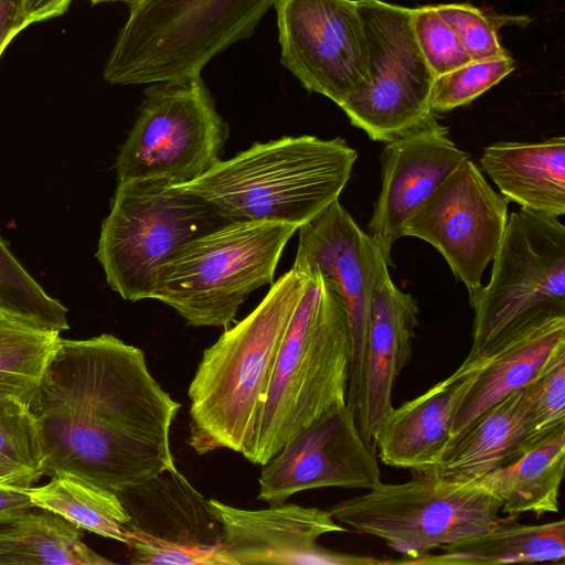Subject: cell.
<instances>
[{"label": "cell", "mask_w": 565, "mask_h": 565, "mask_svg": "<svg viewBox=\"0 0 565 565\" xmlns=\"http://www.w3.org/2000/svg\"><path fill=\"white\" fill-rule=\"evenodd\" d=\"M0 312L34 328L68 329L67 309L49 296L0 237Z\"/></svg>", "instance_id": "30"}, {"label": "cell", "mask_w": 565, "mask_h": 565, "mask_svg": "<svg viewBox=\"0 0 565 565\" xmlns=\"http://www.w3.org/2000/svg\"><path fill=\"white\" fill-rule=\"evenodd\" d=\"M413 26L434 77L472 62L454 30L437 11L436 6L413 8Z\"/></svg>", "instance_id": "33"}, {"label": "cell", "mask_w": 565, "mask_h": 565, "mask_svg": "<svg viewBox=\"0 0 565 565\" xmlns=\"http://www.w3.org/2000/svg\"><path fill=\"white\" fill-rule=\"evenodd\" d=\"M227 138L201 74L149 84L115 161L117 183H188L222 159Z\"/></svg>", "instance_id": "10"}, {"label": "cell", "mask_w": 565, "mask_h": 565, "mask_svg": "<svg viewBox=\"0 0 565 565\" xmlns=\"http://www.w3.org/2000/svg\"><path fill=\"white\" fill-rule=\"evenodd\" d=\"M34 508L49 510L82 530L126 543L128 512L118 493L60 475L42 487L30 488Z\"/></svg>", "instance_id": "27"}, {"label": "cell", "mask_w": 565, "mask_h": 565, "mask_svg": "<svg viewBox=\"0 0 565 565\" xmlns=\"http://www.w3.org/2000/svg\"><path fill=\"white\" fill-rule=\"evenodd\" d=\"M481 366L482 358L463 361L450 376L393 407L374 438L381 461L426 473L448 446L458 408Z\"/></svg>", "instance_id": "20"}, {"label": "cell", "mask_w": 565, "mask_h": 565, "mask_svg": "<svg viewBox=\"0 0 565 565\" xmlns=\"http://www.w3.org/2000/svg\"><path fill=\"white\" fill-rule=\"evenodd\" d=\"M29 25L23 0H0V56L10 41Z\"/></svg>", "instance_id": "35"}, {"label": "cell", "mask_w": 565, "mask_h": 565, "mask_svg": "<svg viewBox=\"0 0 565 565\" xmlns=\"http://www.w3.org/2000/svg\"><path fill=\"white\" fill-rule=\"evenodd\" d=\"M500 500L477 481L419 475L383 483L332 505V518L354 532L382 540L411 564L454 541L484 532L505 519Z\"/></svg>", "instance_id": "8"}, {"label": "cell", "mask_w": 565, "mask_h": 565, "mask_svg": "<svg viewBox=\"0 0 565 565\" xmlns=\"http://www.w3.org/2000/svg\"><path fill=\"white\" fill-rule=\"evenodd\" d=\"M542 437L534 419L530 384L478 415L426 472L457 481H479L513 462Z\"/></svg>", "instance_id": "21"}, {"label": "cell", "mask_w": 565, "mask_h": 565, "mask_svg": "<svg viewBox=\"0 0 565 565\" xmlns=\"http://www.w3.org/2000/svg\"><path fill=\"white\" fill-rule=\"evenodd\" d=\"M436 9L472 61L509 56L499 41V28L510 23L524 26L523 21H530L527 17L489 15L470 3L438 4Z\"/></svg>", "instance_id": "32"}, {"label": "cell", "mask_w": 565, "mask_h": 565, "mask_svg": "<svg viewBox=\"0 0 565 565\" xmlns=\"http://www.w3.org/2000/svg\"><path fill=\"white\" fill-rule=\"evenodd\" d=\"M88 1H90L92 3L117 2V1H120V2H126L127 4H130L135 0H88Z\"/></svg>", "instance_id": "38"}, {"label": "cell", "mask_w": 565, "mask_h": 565, "mask_svg": "<svg viewBox=\"0 0 565 565\" xmlns=\"http://www.w3.org/2000/svg\"><path fill=\"white\" fill-rule=\"evenodd\" d=\"M231 222L202 199L159 181L117 183L96 257L122 299H152L159 268L186 242Z\"/></svg>", "instance_id": "9"}, {"label": "cell", "mask_w": 565, "mask_h": 565, "mask_svg": "<svg viewBox=\"0 0 565 565\" xmlns=\"http://www.w3.org/2000/svg\"><path fill=\"white\" fill-rule=\"evenodd\" d=\"M58 338L0 312V398L29 404Z\"/></svg>", "instance_id": "28"}, {"label": "cell", "mask_w": 565, "mask_h": 565, "mask_svg": "<svg viewBox=\"0 0 565 565\" xmlns=\"http://www.w3.org/2000/svg\"><path fill=\"white\" fill-rule=\"evenodd\" d=\"M380 482L377 452L362 438L345 403L326 412L262 465L258 499L273 505L305 490H367Z\"/></svg>", "instance_id": "16"}, {"label": "cell", "mask_w": 565, "mask_h": 565, "mask_svg": "<svg viewBox=\"0 0 565 565\" xmlns=\"http://www.w3.org/2000/svg\"><path fill=\"white\" fill-rule=\"evenodd\" d=\"M358 159L342 138L284 136L255 142L180 185L231 222L299 228L339 200Z\"/></svg>", "instance_id": "3"}, {"label": "cell", "mask_w": 565, "mask_h": 565, "mask_svg": "<svg viewBox=\"0 0 565 565\" xmlns=\"http://www.w3.org/2000/svg\"><path fill=\"white\" fill-rule=\"evenodd\" d=\"M292 268L319 273L342 299L349 321L351 360L345 403L354 416L363 377L367 327L379 245L337 200L298 230Z\"/></svg>", "instance_id": "15"}, {"label": "cell", "mask_w": 565, "mask_h": 565, "mask_svg": "<svg viewBox=\"0 0 565 565\" xmlns=\"http://www.w3.org/2000/svg\"><path fill=\"white\" fill-rule=\"evenodd\" d=\"M279 0H135L103 70L113 85L200 75Z\"/></svg>", "instance_id": "5"}, {"label": "cell", "mask_w": 565, "mask_h": 565, "mask_svg": "<svg viewBox=\"0 0 565 565\" xmlns=\"http://www.w3.org/2000/svg\"><path fill=\"white\" fill-rule=\"evenodd\" d=\"M469 157L438 121L386 142L380 157L381 191L367 227L388 266L406 220Z\"/></svg>", "instance_id": "18"}, {"label": "cell", "mask_w": 565, "mask_h": 565, "mask_svg": "<svg viewBox=\"0 0 565 565\" xmlns=\"http://www.w3.org/2000/svg\"><path fill=\"white\" fill-rule=\"evenodd\" d=\"M30 488L0 483V513L33 509Z\"/></svg>", "instance_id": "37"}, {"label": "cell", "mask_w": 565, "mask_h": 565, "mask_svg": "<svg viewBox=\"0 0 565 565\" xmlns=\"http://www.w3.org/2000/svg\"><path fill=\"white\" fill-rule=\"evenodd\" d=\"M565 468V424L530 447L513 462L487 475L478 482L501 502L505 516L540 518L559 511V488Z\"/></svg>", "instance_id": "24"}, {"label": "cell", "mask_w": 565, "mask_h": 565, "mask_svg": "<svg viewBox=\"0 0 565 565\" xmlns=\"http://www.w3.org/2000/svg\"><path fill=\"white\" fill-rule=\"evenodd\" d=\"M209 501L222 525L223 542L233 565L391 563L321 546V536L348 531L329 511L286 502L247 510L214 499Z\"/></svg>", "instance_id": "17"}, {"label": "cell", "mask_w": 565, "mask_h": 565, "mask_svg": "<svg viewBox=\"0 0 565 565\" xmlns=\"http://www.w3.org/2000/svg\"><path fill=\"white\" fill-rule=\"evenodd\" d=\"M281 64L309 93L338 106L370 79L369 50L356 0H279Z\"/></svg>", "instance_id": "13"}, {"label": "cell", "mask_w": 565, "mask_h": 565, "mask_svg": "<svg viewBox=\"0 0 565 565\" xmlns=\"http://www.w3.org/2000/svg\"><path fill=\"white\" fill-rule=\"evenodd\" d=\"M492 262L490 280L471 305L472 344L466 362L565 317V226L559 217L512 212Z\"/></svg>", "instance_id": "7"}, {"label": "cell", "mask_w": 565, "mask_h": 565, "mask_svg": "<svg viewBox=\"0 0 565 565\" xmlns=\"http://www.w3.org/2000/svg\"><path fill=\"white\" fill-rule=\"evenodd\" d=\"M509 204L469 157L409 215L402 234L427 242L444 256L471 306L500 247Z\"/></svg>", "instance_id": "12"}, {"label": "cell", "mask_w": 565, "mask_h": 565, "mask_svg": "<svg viewBox=\"0 0 565 565\" xmlns=\"http://www.w3.org/2000/svg\"><path fill=\"white\" fill-rule=\"evenodd\" d=\"M280 345L248 461L266 463L334 406L345 404L351 337L344 303L311 273Z\"/></svg>", "instance_id": "4"}, {"label": "cell", "mask_w": 565, "mask_h": 565, "mask_svg": "<svg viewBox=\"0 0 565 565\" xmlns=\"http://www.w3.org/2000/svg\"><path fill=\"white\" fill-rule=\"evenodd\" d=\"M117 493L131 564L233 565L210 501L177 468Z\"/></svg>", "instance_id": "14"}, {"label": "cell", "mask_w": 565, "mask_h": 565, "mask_svg": "<svg viewBox=\"0 0 565 565\" xmlns=\"http://www.w3.org/2000/svg\"><path fill=\"white\" fill-rule=\"evenodd\" d=\"M482 171L509 202L537 214H565V138L500 141L484 148Z\"/></svg>", "instance_id": "23"}, {"label": "cell", "mask_w": 565, "mask_h": 565, "mask_svg": "<svg viewBox=\"0 0 565 565\" xmlns=\"http://www.w3.org/2000/svg\"><path fill=\"white\" fill-rule=\"evenodd\" d=\"M418 313L417 301L395 286L388 264L381 257L372 290L363 377L355 411L360 434L375 450L377 428L394 407V385L413 354Z\"/></svg>", "instance_id": "19"}, {"label": "cell", "mask_w": 565, "mask_h": 565, "mask_svg": "<svg viewBox=\"0 0 565 565\" xmlns=\"http://www.w3.org/2000/svg\"><path fill=\"white\" fill-rule=\"evenodd\" d=\"M369 50V83L339 107L370 139L391 142L437 121L434 75L413 26V8L356 0Z\"/></svg>", "instance_id": "11"}, {"label": "cell", "mask_w": 565, "mask_h": 565, "mask_svg": "<svg viewBox=\"0 0 565 565\" xmlns=\"http://www.w3.org/2000/svg\"><path fill=\"white\" fill-rule=\"evenodd\" d=\"M515 68L511 55L472 61L435 77L430 107L435 114L469 105L481 94L501 82Z\"/></svg>", "instance_id": "31"}, {"label": "cell", "mask_w": 565, "mask_h": 565, "mask_svg": "<svg viewBox=\"0 0 565 565\" xmlns=\"http://www.w3.org/2000/svg\"><path fill=\"white\" fill-rule=\"evenodd\" d=\"M409 565H499L558 562L565 556V522L519 524L508 516L489 530L462 537Z\"/></svg>", "instance_id": "25"}, {"label": "cell", "mask_w": 565, "mask_h": 565, "mask_svg": "<svg viewBox=\"0 0 565 565\" xmlns=\"http://www.w3.org/2000/svg\"><path fill=\"white\" fill-rule=\"evenodd\" d=\"M38 424L25 402L0 398V483L32 488L44 476Z\"/></svg>", "instance_id": "29"}, {"label": "cell", "mask_w": 565, "mask_h": 565, "mask_svg": "<svg viewBox=\"0 0 565 565\" xmlns=\"http://www.w3.org/2000/svg\"><path fill=\"white\" fill-rule=\"evenodd\" d=\"M309 276L292 267L258 306L204 350L190 383L188 444L249 459L277 355Z\"/></svg>", "instance_id": "2"}, {"label": "cell", "mask_w": 565, "mask_h": 565, "mask_svg": "<svg viewBox=\"0 0 565 565\" xmlns=\"http://www.w3.org/2000/svg\"><path fill=\"white\" fill-rule=\"evenodd\" d=\"M536 429L545 436L565 424V354L530 384Z\"/></svg>", "instance_id": "34"}, {"label": "cell", "mask_w": 565, "mask_h": 565, "mask_svg": "<svg viewBox=\"0 0 565 565\" xmlns=\"http://www.w3.org/2000/svg\"><path fill=\"white\" fill-rule=\"evenodd\" d=\"M562 354L565 317L547 320L483 356L456 414L450 441L488 407L534 382Z\"/></svg>", "instance_id": "22"}, {"label": "cell", "mask_w": 565, "mask_h": 565, "mask_svg": "<svg viewBox=\"0 0 565 565\" xmlns=\"http://www.w3.org/2000/svg\"><path fill=\"white\" fill-rule=\"evenodd\" d=\"M28 406L44 476L121 492L175 469L170 430L181 405L151 375L145 352L113 334L58 338Z\"/></svg>", "instance_id": "1"}, {"label": "cell", "mask_w": 565, "mask_h": 565, "mask_svg": "<svg viewBox=\"0 0 565 565\" xmlns=\"http://www.w3.org/2000/svg\"><path fill=\"white\" fill-rule=\"evenodd\" d=\"M73 0H23V14L29 24L63 14Z\"/></svg>", "instance_id": "36"}, {"label": "cell", "mask_w": 565, "mask_h": 565, "mask_svg": "<svg viewBox=\"0 0 565 565\" xmlns=\"http://www.w3.org/2000/svg\"><path fill=\"white\" fill-rule=\"evenodd\" d=\"M38 509L0 513V564H113L82 541V529Z\"/></svg>", "instance_id": "26"}, {"label": "cell", "mask_w": 565, "mask_h": 565, "mask_svg": "<svg viewBox=\"0 0 565 565\" xmlns=\"http://www.w3.org/2000/svg\"><path fill=\"white\" fill-rule=\"evenodd\" d=\"M297 227L227 222L183 244L157 274L152 299L192 327H228L248 296L274 282Z\"/></svg>", "instance_id": "6"}]
</instances>
